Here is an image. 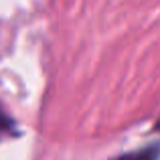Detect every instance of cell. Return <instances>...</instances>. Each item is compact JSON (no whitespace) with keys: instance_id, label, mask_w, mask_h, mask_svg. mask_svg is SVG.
<instances>
[{"instance_id":"cell-2","label":"cell","mask_w":160,"mask_h":160,"mask_svg":"<svg viewBox=\"0 0 160 160\" xmlns=\"http://www.w3.org/2000/svg\"><path fill=\"white\" fill-rule=\"evenodd\" d=\"M10 130H12V122H10V118H8L4 112H0V138H2L4 134H8Z\"/></svg>"},{"instance_id":"cell-1","label":"cell","mask_w":160,"mask_h":160,"mask_svg":"<svg viewBox=\"0 0 160 160\" xmlns=\"http://www.w3.org/2000/svg\"><path fill=\"white\" fill-rule=\"evenodd\" d=\"M158 156H160V148L158 146H150V148L126 154V156H122L120 160H158Z\"/></svg>"}]
</instances>
